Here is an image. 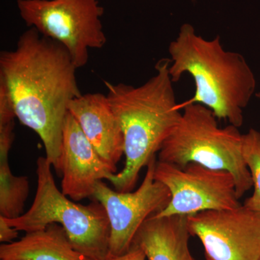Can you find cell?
<instances>
[{
    "label": "cell",
    "instance_id": "52a82bcc",
    "mask_svg": "<svg viewBox=\"0 0 260 260\" xmlns=\"http://www.w3.org/2000/svg\"><path fill=\"white\" fill-rule=\"evenodd\" d=\"M155 180L171 194L165 208L157 217L189 215L209 210H232L241 206L235 181L231 173L191 162L184 167L158 161Z\"/></svg>",
    "mask_w": 260,
    "mask_h": 260
},
{
    "label": "cell",
    "instance_id": "4fadbf2b",
    "mask_svg": "<svg viewBox=\"0 0 260 260\" xmlns=\"http://www.w3.org/2000/svg\"><path fill=\"white\" fill-rule=\"evenodd\" d=\"M0 260H89L77 251L64 228L51 223L0 246Z\"/></svg>",
    "mask_w": 260,
    "mask_h": 260
},
{
    "label": "cell",
    "instance_id": "5b68a950",
    "mask_svg": "<svg viewBox=\"0 0 260 260\" xmlns=\"http://www.w3.org/2000/svg\"><path fill=\"white\" fill-rule=\"evenodd\" d=\"M47 157L37 161V188L28 211L6 221L18 232L30 233L51 223L64 228L75 249L89 260L109 256L110 224L107 212L97 200L83 205L68 199L56 186Z\"/></svg>",
    "mask_w": 260,
    "mask_h": 260
},
{
    "label": "cell",
    "instance_id": "9c48e42d",
    "mask_svg": "<svg viewBox=\"0 0 260 260\" xmlns=\"http://www.w3.org/2000/svg\"><path fill=\"white\" fill-rule=\"evenodd\" d=\"M188 226L206 260H260V213L243 204L189 215Z\"/></svg>",
    "mask_w": 260,
    "mask_h": 260
},
{
    "label": "cell",
    "instance_id": "277c9868",
    "mask_svg": "<svg viewBox=\"0 0 260 260\" xmlns=\"http://www.w3.org/2000/svg\"><path fill=\"white\" fill-rule=\"evenodd\" d=\"M180 119L162 143L159 161L184 167L191 162L231 173L239 198L253 186L243 155V134L239 127L219 126L210 109L195 103L181 105Z\"/></svg>",
    "mask_w": 260,
    "mask_h": 260
},
{
    "label": "cell",
    "instance_id": "7a4b0ae2",
    "mask_svg": "<svg viewBox=\"0 0 260 260\" xmlns=\"http://www.w3.org/2000/svg\"><path fill=\"white\" fill-rule=\"evenodd\" d=\"M170 59L155 65V73L140 86L105 81L107 98L124 136L125 164L110 182L119 191H131L140 172L156 158L160 147L180 119L169 73Z\"/></svg>",
    "mask_w": 260,
    "mask_h": 260
},
{
    "label": "cell",
    "instance_id": "e0dca14e",
    "mask_svg": "<svg viewBox=\"0 0 260 260\" xmlns=\"http://www.w3.org/2000/svg\"><path fill=\"white\" fill-rule=\"evenodd\" d=\"M105 260H146L144 251L138 246L132 244L127 252L120 256H109Z\"/></svg>",
    "mask_w": 260,
    "mask_h": 260
},
{
    "label": "cell",
    "instance_id": "5bb4252c",
    "mask_svg": "<svg viewBox=\"0 0 260 260\" xmlns=\"http://www.w3.org/2000/svg\"><path fill=\"white\" fill-rule=\"evenodd\" d=\"M10 148H0V215L8 219L23 215L29 194L28 177L15 176L10 167Z\"/></svg>",
    "mask_w": 260,
    "mask_h": 260
},
{
    "label": "cell",
    "instance_id": "7c38bea8",
    "mask_svg": "<svg viewBox=\"0 0 260 260\" xmlns=\"http://www.w3.org/2000/svg\"><path fill=\"white\" fill-rule=\"evenodd\" d=\"M190 237L187 215L153 214L140 228L133 244L144 251L148 260H197L189 249Z\"/></svg>",
    "mask_w": 260,
    "mask_h": 260
},
{
    "label": "cell",
    "instance_id": "2e32d148",
    "mask_svg": "<svg viewBox=\"0 0 260 260\" xmlns=\"http://www.w3.org/2000/svg\"><path fill=\"white\" fill-rule=\"evenodd\" d=\"M18 236V231L6 221L5 217L0 215V242L3 244L13 242Z\"/></svg>",
    "mask_w": 260,
    "mask_h": 260
},
{
    "label": "cell",
    "instance_id": "9a60e30c",
    "mask_svg": "<svg viewBox=\"0 0 260 260\" xmlns=\"http://www.w3.org/2000/svg\"><path fill=\"white\" fill-rule=\"evenodd\" d=\"M243 155L250 172L254 191L244 202L249 210L260 213V132L249 129L243 134Z\"/></svg>",
    "mask_w": 260,
    "mask_h": 260
},
{
    "label": "cell",
    "instance_id": "3957f363",
    "mask_svg": "<svg viewBox=\"0 0 260 260\" xmlns=\"http://www.w3.org/2000/svg\"><path fill=\"white\" fill-rule=\"evenodd\" d=\"M169 73L173 83L184 74L192 77L195 103L210 109L219 119L241 127L244 109L255 92L256 79L245 58L235 51L225 50L220 39H206L191 24L181 27L169 47Z\"/></svg>",
    "mask_w": 260,
    "mask_h": 260
},
{
    "label": "cell",
    "instance_id": "30bf717a",
    "mask_svg": "<svg viewBox=\"0 0 260 260\" xmlns=\"http://www.w3.org/2000/svg\"><path fill=\"white\" fill-rule=\"evenodd\" d=\"M61 191L74 201L93 198L99 181H110L117 169L108 164L69 112L63 126Z\"/></svg>",
    "mask_w": 260,
    "mask_h": 260
},
{
    "label": "cell",
    "instance_id": "ba28073f",
    "mask_svg": "<svg viewBox=\"0 0 260 260\" xmlns=\"http://www.w3.org/2000/svg\"><path fill=\"white\" fill-rule=\"evenodd\" d=\"M156 158L147 167L143 182L135 191H114L104 181L97 183L93 198L107 212L110 224L109 256L127 252L140 228L171 200L167 186L154 178Z\"/></svg>",
    "mask_w": 260,
    "mask_h": 260
},
{
    "label": "cell",
    "instance_id": "6da1fadb",
    "mask_svg": "<svg viewBox=\"0 0 260 260\" xmlns=\"http://www.w3.org/2000/svg\"><path fill=\"white\" fill-rule=\"evenodd\" d=\"M77 69L61 44L34 28L20 35L15 49L0 53V83L9 94L17 119L39 135L57 172L68 104L82 95Z\"/></svg>",
    "mask_w": 260,
    "mask_h": 260
},
{
    "label": "cell",
    "instance_id": "8992f818",
    "mask_svg": "<svg viewBox=\"0 0 260 260\" xmlns=\"http://www.w3.org/2000/svg\"><path fill=\"white\" fill-rule=\"evenodd\" d=\"M17 5L25 23L61 44L78 69L88 63L90 49L107 42L98 0H18Z\"/></svg>",
    "mask_w": 260,
    "mask_h": 260
},
{
    "label": "cell",
    "instance_id": "8fae6325",
    "mask_svg": "<svg viewBox=\"0 0 260 260\" xmlns=\"http://www.w3.org/2000/svg\"><path fill=\"white\" fill-rule=\"evenodd\" d=\"M68 109L99 155L117 169L124 153V136L107 95L82 94L70 102Z\"/></svg>",
    "mask_w": 260,
    "mask_h": 260
}]
</instances>
